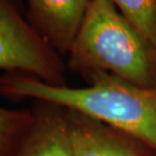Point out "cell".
Returning a JSON list of instances; mask_svg holds the SVG:
<instances>
[{"mask_svg":"<svg viewBox=\"0 0 156 156\" xmlns=\"http://www.w3.org/2000/svg\"><path fill=\"white\" fill-rule=\"evenodd\" d=\"M121 14L156 46V0H110Z\"/></svg>","mask_w":156,"mask_h":156,"instance_id":"ba28073f","label":"cell"},{"mask_svg":"<svg viewBox=\"0 0 156 156\" xmlns=\"http://www.w3.org/2000/svg\"><path fill=\"white\" fill-rule=\"evenodd\" d=\"M154 156H156V154H155V155H154Z\"/></svg>","mask_w":156,"mask_h":156,"instance_id":"9c48e42d","label":"cell"},{"mask_svg":"<svg viewBox=\"0 0 156 156\" xmlns=\"http://www.w3.org/2000/svg\"><path fill=\"white\" fill-rule=\"evenodd\" d=\"M69 111L73 156H154L143 142L89 116Z\"/></svg>","mask_w":156,"mask_h":156,"instance_id":"277c9868","label":"cell"},{"mask_svg":"<svg viewBox=\"0 0 156 156\" xmlns=\"http://www.w3.org/2000/svg\"><path fill=\"white\" fill-rule=\"evenodd\" d=\"M66 64L83 80L101 72L142 87H156V46L110 0H91Z\"/></svg>","mask_w":156,"mask_h":156,"instance_id":"7a4b0ae2","label":"cell"},{"mask_svg":"<svg viewBox=\"0 0 156 156\" xmlns=\"http://www.w3.org/2000/svg\"><path fill=\"white\" fill-rule=\"evenodd\" d=\"M0 71L32 76L48 85L67 86V64L11 0H0Z\"/></svg>","mask_w":156,"mask_h":156,"instance_id":"3957f363","label":"cell"},{"mask_svg":"<svg viewBox=\"0 0 156 156\" xmlns=\"http://www.w3.org/2000/svg\"><path fill=\"white\" fill-rule=\"evenodd\" d=\"M32 122L30 109L0 107V156H16Z\"/></svg>","mask_w":156,"mask_h":156,"instance_id":"52a82bcc","label":"cell"},{"mask_svg":"<svg viewBox=\"0 0 156 156\" xmlns=\"http://www.w3.org/2000/svg\"><path fill=\"white\" fill-rule=\"evenodd\" d=\"M81 88L54 86L21 73L0 76V97L44 100L108 124L156 153V87H142L107 73H93Z\"/></svg>","mask_w":156,"mask_h":156,"instance_id":"6da1fadb","label":"cell"},{"mask_svg":"<svg viewBox=\"0 0 156 156\" xmlns=\"http://www.w3.org/2000/svg\"><path fill=\"white\" fill-rule=\"evenodd\" d=\"M32 122L16 156H73L67 108L44 100H32Z\"/></svg>","mask_w":156,"mask_h":156,"instance_id":"8992f818","label":"cell"},{"mask_svg":"<svg viewBox=\"0 0 156 156\" xmlns=\"http://www.w3.org/2000/svg\"><path fill=\"white\" fill-rule=\"evenodd\" d=\"M91 0H27V20L61 55L69 54Z\"/></svg>","mask_w":156,"mask_h":156,"instance_id":"5b68a950","label":"cell"}]
</instances>
